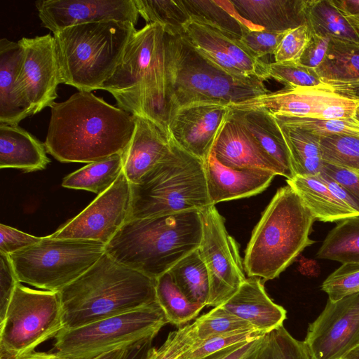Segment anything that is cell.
Wrapping results in <instances>:
<instances>
[{
    "label": "cell",
    "instance_id": "9",
    "mask_svg": "<svg viewBox=\"0 0 359 359\" xmlns=\"http://www.w3.org/2000/svg\"><path fill=\"white\" fill-rule=\"evenodd\" d=\"M104 252L105 245L98 241L48 236L8 255L19 282L59 292L88 271Z\"/></svg>",
    "mask_w": 359,
    "mask_h": 359
},
{
    "label": "cell",
    "instance_id": "1",
    "mask_svg": "<svg viewBox=\"0 0 359 359\" xmlns=\"http://www.w3.org/2000/svg\"><path fill=\"white\" fill-rule=\"evenodd\" d=\"M135 128V116L91 92L78 91L50 107L44 142L62 163H93L122 154Z\"/></svg>",
    "mask_w": 359,
    "mask_h": 359
},
{
    "label": "cell",
    "instance_id": "25",
    "mask_svg": "<svg viewBox=\"0 0 359 359\" xmlns=\"http://www.w3.org/2000/svg\"><path fill=\"white\" fill-rule=\"evenodd\" d=\"M22 58V48L18 41L0 40V123L18 125L32 115L18 85Z\"/></svg>",
    "mask_w": 359,
    "mask_h": 359
},
{
    "label": "cell",
    "instance_id": "4",
    "mask_svg": "<svg viewBox=\"0 0 359 359\" xmlns=\"http://www.w3.org/2000/svg\"><path fill=\"white\" fill-rule=\"evenodd\" d=\"M202 238L199 211L130 219L105 245L118 263L156 279L198 249Z\"/></svg>",
    "mask_w": 359,
    "mask_h": 359
},
{
    "label": "cell",
    "instance_id": "32",
    "mask_svg": "<svg viewBox=\"0 0 359 359\" xmlns=\"http://www.w3.org/2000/svg\"><path fill=\"white\" fill-rule=\"evenodd\" d=\"M123 170L122 154H115L102 161L90 163L66 176L62 182L65 188L81 189L97 194L108 190Z\"/></svg>",
    "mask_w": 359,
    "mask_h": 359
},
{
    "label": "cell",
    "instance_id": "35",
    "mask_svg": "<svg viewBox=\"0 0 359 359\" xmlns=\"http://www.w3.org/2000/svg\"><path fill=\"white\" fill-rule=\"evenodd\" d=\"M316 257L346 263H359V216L339 221L329 231Z\"/></svg>",
    "mask_w": 359,
    "mask_h": 359
},
{
    "label": "cell",
    "instance_id": "22",
    "mask_svg": "<svg viewBox=\"0 0 359 359\" xmlns=\"http://www.w3.org/2000/svg\"><path fill=\"white\" fill-rule=\"evenodd\" d=\"M135 128L132 139L122 154L123 172L130 184L163 160L170 152L172 139L169 133L152 121L135 116Z\"/></svg>",
    "mask_w": 359,
    "mask_h": 359
},
{
    "label": "cell",
    "instance_id": "5",
    "mask_svg": "<svg viewBox=\"0 0 359 359\" xmlns=\"http://www.w3.org/2000/svg\"><path fill=\"white\" fill-rule=\"evenodd\" d=\"M316 219L289 185L277 190L254 228L244 269L248 277L264 280L279 276L306 248Z\"/></svg>",
    "mask_w": 359,
    "mask_h": 359
},
{
    "label": "cell",
    "instance_id": "23",
    "mask_svg": "<svg viewBox=\"0 0 359 359\" xmlns=\"http://www.w3.org/2000/svg\"><path fill=\"white\" fill-rule=\"evenodd\" d=\"M222 306L265 334L283 324L286 310L274 303L259 278L250 277Z\"/></svg>",
    "mask_w": 359,
    "mask_h": 359
},
{
    "label": "cell",
    "instance_id": "30",
    "mask_svg": "<svg viewBox=\"0 0 359 359\" xmlns=\"http://www.w3.org/2000/svg\"><path fill=\"white\" fill-rule=\"evenodd\" d=\"M273 116L288 147L294 175H320L323 164L320 137Z\"/></svg>",
    "mask_w": 359,
    "mask_h": 359
},
{
    "label": "cell",
    "instance_id": "7",
    "mask_svg": "<svg viewBox=\"0 0 359 359\" xmlns=\"http://www.w3.org/2000/svg\"><path fill=\"white\" fill-rule=\"evenodd\" d=\"M129 219L182 212L201 211L211 204L204 162L191 155L172 140L167 156L136 184H131Z\"/></svg>",
    "mask_w": 359,
    "mask_h": 359
},
{
    "label": "cell",
    "instance_id": "42",
    "mask_svg": "<svg viewBox=\"0 0 359 359\" xmlns=\"http://www.w3.org/2000/svg\"><path fill=\"white\" fill-rule=\"evenodd\" d=\"M271 114L285 123L319 137L344 135L359 137V120L356 118L350 119H319L276 113Z\"/></svg>",
    "mask_w": 359,
    "mask_h": 359
},
{
    "label": "cell",
    "instance_id": "38",
    "mask_svg": "<svg viewBox=\"0 0 359 359\" xmlns=\"http://www.w3.org/2000/svg\"><path fill=\"white\" fill-rule=\"evenodd\" d=\"M139 15L147 24H159L166 34H184V25L190 21L182 0H134Z\"/></svg>",
    "mask_w": 359,
    "mask_h": 359
},
{
    "label": "cell",
    "instance_id": "45",
    "mask_svg": "<svg viewBox=\"0 0 359 359\" xmlns=\"http://www.w3.org/2000/svg\"><path fill=\"white\" fill-rule=\"evenodd\" d=\"M264 335L256 330L238 331L209 337L192 344L180 359H202L226 347Z\"/></svg>",
    "mask_w": 359,
    "mask_h": 359
},
{
    "label": "cell",
    "instance_id": "44",
    "mask_svg": "<svg viewBox=\"0 0 359 359\" xmlns=\"http://www.w3.org/2000/svg\"><path fill=\"white\" fill-rule=\"evenodd\" d=\"M321 290L336 302L359 292V263L342 264L323 281Z\"/></svg>",
    "mask_w": 359,
    "mask_h": 359
},
{
    "label": "cell",
    "instance_id": "51",
    "mask_svg": "<svg viewBox=\"0 0 359 359\" xmlns=\"http://www.w3.org/2000/svg\"><path fill=\"white\" fill-rule=\"evenodd\" d=\"M320 173L343 187L354 201L359 212V175L346 169L325 162Z\"/></svg>",
    "mask_w": 359,
    "mask_h": 359
},
{
    "label": "cell",
    "instance_id": "18",
    "mask_svg": "<svg viewBox=\"0 0 359 359\" xmlns=\"http://www.w3.org/2000/svg\"><path fill=\"white\" fill-rule=\"evenodd\" d=\"M184 35L196 50L218 69L232 75L269 79V63L255 57L237 39L190 20Z\"/></svg>",
    "mask_w": 359,
    "mask_h": 359
},
{
    "label": "cell",
    "instance_id": "40",
    "mask_svg": "<svg viewBox=\"0 0 359 359\" xmlns=\"http://www.w3.org/2000/svg\"><path fill=\"white\" fill-rule=\"evenodd\" d=\"M255 359H313L304 341L294 339L283 325L265 334Z\"/></svg>",
    "mask_w": 359,
    "mask_h": 359
},
{
    "label": "cell",
    "instance_id": "20",
    "mask_svg": "<svg viewBox=\"0 0 359 359\" xmlns=\"http://www.w3.org/2000/svg\"><path fill=\"white\" fill-rule=\"evenodd\" d=\"M211 154L226 167L261 169L285 177L281 167L230 112Z\"/></svg>",
    "mask_w": 359,
    "mask_h": 359
},
{
    "label": "cell",
    "instance_id": "39",
    "mask_svg": "<svg viewBox=\"0 0 359 359\" xmlns=\"http://www.w3.org/2000/svg\"><path fill=\"white\" fill-rule=\"evenodd\" d=\"M248 330H255L248 323L226 311L222 306L215 307L201 316L192 324H189L191 345L209 337Z\"/></svg>",
    "mask_w": 359,
    "mask_h": 359
},
{
    "label": "cell",
    "instance_id": "6",
    "mask_svg": "<svg viewBox=\"0 0 359 359\" xmlns=\"http://www.w3.org/2000/svg\"><path fill=\"white\" fill-rule=\"evenodd\" d=\"M130 22L109 20L67 27L53 33L62 83L79 91L100 90L114 74L132 35Z\"/></svg>",
    "mask_w": 359,
    "mask_h": 359
},
{
    "label": "cell",
    "instance_id": "43",
    "mask_svg": "<svg viewBox=\"0 0 359 359\" xmlns=\"http://www.w3.org/2000/svg\"><path fill=\"white\" fill-rule=\"evenodd\" d=\"M269 77L287 87H324L325 84L316 69L299 62L269 63Z\"/></svg>",
    "mask_w": 359,
    "mask_h": 359
},
{
    "label": "cell",
    "instance_id": "58",
    "mask_svg": "<svg viewBox=\"0 0 359 359\" xmlns=\"http://www.w3.org/2000/svg\"><path fill=\"white\" fill-rule=\"evenodd\" d=\"M344 358L345 359H359V345L351 350Z\"/></svg>",
    "mask_w": 359,
    "mask_h": 359
},
{
    "label": "cell",
    "instance_id": "21",
    "mask_svg": "<svg viewBox=\"0 0 359 359\" xmlns=\"http://www.w3.org/2000/svg\"><path fill=\"white\" fill-rule=\"evenodd\" d=\"M208 196L212 205L250 197L265 190L276 175L253 168H229L212 154L204 162Z\"/></svg>",
    "mask_w": 359,
    "mask_h": 359
},
{
    "label": "cell",
    "instance_id": "37",
    "mask_svg": "<svg viewBox=\"0 0 359 359\" xmlns=\"http://www.w3.org/2000/svg\"><path fill=\"white\" fill-rule=\"evenodd\" d=\"M264 80L251 76H236L219 70L208 93L210 101L226 104L238 103L269 92Z\"/></svg>",
    "mask_w": 359,
    "mask_h": 359
},
{
    "label": "cell",
    "instance_id": "55",
    "mask_svg": "<svg viewBox=\"0 0 359 359\" xmlns=\"http://www.w3.org/2000/svg\"><path fill=\"white\" fill-rule=\"evenodd\" d=\"M335 6L359 32V0H332Z\"/></svg>",
    "mask_w": 359,
    "mask_h": 359
},
{
    "label": "cell",
    "instance_id": "54",
    "mask_svg": "<svg viewBox=\"0 0 359 359\" xmlns=\"http://www.w3.org/2000/svg\"><path fill=\"white\" fill-rule=\"evenodd\" d=\"M150 344L144 342L124 346L93 359H142Z\"/></svg>",
    "mask_w": 359,
    "mask_h": 359
},
{
    "label": "cell",
    "instance_id": "15",
    "mask_svg": "<svg viewBox=\"0 0 359 359\" xmlns=\"http://www.w3.org/2000/svg\"><path fill=\"white\" fill-rule=\"evenodd\" d=\"M313 359H342L359 345V292L327 304L304 341Z\"/></svg>",
    "mask_w": 359,
    "mask_h": 359
},
{
    "label": "cell",
    "instance_id": "3",
    "mask_svg": "<svg viewBox=\"0 0 359 359\" xmlns=\"http://www.w3.org/2000/svg\"><path fill=\"white\" fill-rule=\"evenodd\" d=\"M156 280L104 252L88 271L59 292L64 329L156 302Z\"/></svg>",
    "mask_w": 359,
    "mask_h": 359
},
{
    "label": "cell",
    "instance_id": "17",
    "mask_svg": "<svg viewBox=\"0 0 359 359\" xmlns=\"http://www.w3.org/2000/svg\"><path fill=\"white\" fill-rule=\"evenodd\" d=\"M229 112L228 104L219 101L192 103L172 114L168 130L177 145L205 162L211 155Z\"/></svg>",
    "mask_w": 359,
    "mask_h": 359
},
{
    "label": "cell",
    "instance_id": "14",
    "mask_svg": "<svg viewBox=\"0 0 359 359\" xmlns=\"http://www.w3.org/2000/svg\"><path fill=\"white\" fill-rule=\"evenodd\" d=\"M131 184L123 172L115 183L50 237L95 241L107 245L129 219Z\"/></svg>",
    "mask_w": 359,
    "mask_h": 359
},
{
    "label": "cell",
    "instance_id": "11",
    "mask_svg": "<svg viewBox=\"0 0 359 359\" xmlns=\"http://www.w3.org/2000/svg\"><path fill=\"white\" fill-rule=\"evenodd\" d=\"M202 238L198 251L208 269L210 295L207 306H219L246 280L244 264L236 241L228 233L224 217L215 205L200 211Z\"/></svg>",
    "mask_w": 359,
    "mask_h": 359
},
{
    "label": "cell",
    "instance_id": "52",
    "mask_svg": "<svg viewBox=\"0 0 359 359\" xmlns=\"http://www.w3.org/2000/svg\"><path fill=\"white\" fill-rule=\"evenodd\" d=\"M264 335L238 343L215 352L202 359H255Z\"/></svg>",
    "mask_w": 359,
    "mask_h": 359
},
{
    "label": "cell",
    "instance_id": "13",
    "mask_svg": "<svg viewBox=\"0 0 359 359\" xmlns=\"http://www.w3.org/2000/svg\"><path fill=\"white\" fill-rule=\"evenodd\" d=\"M165 62L170 116L180 107L210 101L209 90L221 69L202 56L184 34L165 33Z\"/></svg>",
    "mask_w": 359,
    "mask_h": 359
},
{
    "label": "cell",
    "instance_id": "53",
    "mask_svg": "<svg viewBox=\"0 0 359 359\" xmlns=\"http://www.w3.org/2000/svg\"><path fill=\"white\" fill-rule=\"evenodd\" d=\"M330 41V36L311 34L297 62L306 67L316 69L324 60Z\"/></svg>",
    "mask_w": 359,
    "mask_h": 359
},
{
    "label": "cell",
    "instance_id": "48",
    "mask_svg": "<svg viewBox=\"0 0 359 359\" xmlns=\"http://www.w3.org/2000/svg\"><path fill=\"white\" fill-rule=\"evenodd\" d=\"M191 345L189 324L170 332L160 347L148 348L142 359H180Z\"/></svg>",
    "mask_w": 359,
    "mask_h": 359
},
{
    "label": "cell",
    "instance_id": "24",
    "mask_svg": "<svg viewBox=\"0 0 359 359\" xmlns=\"http://www.w3.org/2000/svg\"><path fill=\"white\" fill-rule=\"evenodd\" d=\"M236 13L254 30L284 32L306 23L309 0H231Z\"/></svg>",
    "mask_w": 359,
    "mask_h": 359
},
{
    "label": "cell",
    "instance_id": "50",
    "mask_svg": "<svg viewBox=\"0 0 359 359\" xmlns=\"http://www.w3.org/2000/svg\"><path fill=\"white\" fill-rule=\"evenodd\" d=\"M42 237L29 235L13 227L0 224V252L7 255L19 251L41 240Z\"/></svg>",
    "mask_w": 359,
    "mask_h": 359
},
{
    "label": "cell",
    "instance_id": "36",
    "mask_svg": "<svg viewBox=\"0 0 359 359\" xmlns=\"http://www.w3.org/2000/svg\"><path fill=\"white\" fill-rule=\"evenodd\" d=\"M156 297L168 323L177 326L194 319L204 307L189 300L175 284L169 271L156 278Z\"/></svg>",
    "mask_w": 359,
    "mask_h": 359
},
{
    "label": "cell",
    "instance_id": "59",
    "mask_svg": "<svg viewBox=\"0 0 359 359\" xmlns=\"http://www.w3.org/2000/svg\"><path fill=\"white\" fill-rule=\"evenodd\" d=\"M355 97L358 98L359 100V97ZM355 118L359 120V105H358L357 111H356Z\"/></svg>",
    "mask_w": 359,
    "mask_h": 359
},
{
    "label": "cell",
    "instance_id": "16",
    "mask_svg": "<svg viewBox=\"0 0 359 359\" xmlns=\"http://www.w3.org/2000/svg\"><path fill=\"white\" fill-rule=\"evenodd\" d=\"M22 58L18 76L19 90L34 115L51 107L62 83L56 57L54 38L50 34L18 41Z\"/></svg>",
    "mask_w": 359,
    "mask_h": 359
},
{
    "label": "cell",
    "instance_id": "29",
    "mask_svg": "<svg viewBox=\"0 0 359 359\" xmlns=\"http://www.w3.org/2000/svg\"><path fill=\"white\" fill-rule=\"evenodd\" d=\"M316 70L331 87L359 85V42L330 36L324 60Z\"/></svg>",
    "mask_w": 359,
    "mask_h": 359
},
{
    "label": "cell",
    "instance_id": "33",
    "mask_svg": "<svg viewBox=\"0 0 359 359\" xmlns=\"http://www.w3.org/2000/svg\"><path fill=\"white\" fill-rule=\"evenodd\" d=\"M168 271L189 300L196 304L207 306L210 295V279L198 249L181 259Z\"/></svg>",
    "mask_w": 359,
    "mask_h": 359
},
{
    "label": "cell",
    "instance_id": "41",
    "mask_svg": "<svg viewBox=\"0 0 359 359\" xmlns=\"http://www.w3.org/2000/svg\"><path fill=\"white\" fill-rule=\"evenodd\" d=\"M320 147L323 162L359 175V137L344 135L320 137Z\"/></svg>",
    "mask_w": 359,
    "mask_h": 359
},
{
    "label": "cell",
    "instance_id": "27",
    "mask_svg": "<svg viewBox=\"0 0 359 359\" xmlns=\"http://www.w3.org/2000/svg\"><path fill=\"white\" fill-rule=\"evenodd\" d=\"M230 114L281 167L286 180L295 176L288 147L270 111L264 109L241 110L230 108Z\"/></svg>",
    "mask_w": 359,
    "mask_h": 359
},
{
    "label": "cell",
    "instance_id": "31",
    "mask_svg": "<svg viewBox=\"0 0 359 359\" xmlns=\"http://www.w3.org/2000/svg\"><path fill=\"white\" fill-rule=\"evenodd\" d=\"M182 2L191 20L212 27L233 39H241L245 25L230 0H182Z\"/></svg>",
    "mask_w": 359,
    "mask_h": 359
},
{
    "label": "cell",
    "instance_id": "12",
    "mask_svg": "<svg viewBox=\"0 0 359 359\" xmlns=\"http://www.w3.org/2000/svg\"><path fill=\"white\" fill-rule=\"evenodd\" d=\"M359 105L356 97L337 93L331 86L287 87L228 106L246 110L264 109L271 113L319 119L355 118Z\"/></svg>",
    "mask_w": 359,
    "mask_h": 359
},
{
    "label": "cell",
    "instance_id": "19",
    "mask_svg": "<svg viewBox=\"0 0 359 359\" xmlns=\"http://www.w3.org/2000/svg\"><path fill=\"white\" fill-rule=\"evenodd\" d=\"M35 6L41 26L53 33L75 25L109 20L135 25L140 16L134 0H39Z\"/></svg>",
    "mask_w": 359,
    "mask_h": 359
},
{
    "label": "cell",
    "instance_id": "60",
    "mask_svg": "<svg viewBox=\"0 0 359 359\" xmlns=\"http://www.w3.org/2000/svg\"><path fill=\"white\" fill-rule=\"evenodd\" d=\"M342 359H345V358H342Z\"/></svg>",
    "mask_w": 359,
    "mask_h": 359
},
{
    "label": "cell",
    "instance_id": "49",
    "mask_svg": "<svg viewBox=\"0 0 359 359\" xmlns=\"http://www.w3.org/2000/svg\"><path fill=\"white\" fill-rule=\"evenodd\" d=\"M19 282L8 255L0 252V323L6 316L9 304Z\"/></svg>",
    "mask_w": 359,
    "mask_h": 359
},
{
    "label": "cell",
    "instance_id": "10",
    "mask_svg": "<svg viewBox=\"0 0 359 359\" xmlns=\"http://www.w3.org/2000/svg\"><path fill=\"white\" fill-rule=\"evenodd\" d=\"M64 329L59 292L18 283L0 323V359H20Z\"/></svg>",
    "mask_w": 359,
    "mask_h": 359
},
{
    "label": "cell",
    "instance_id": "34",
    "mask_svg": "<svg viewBox=\"0 0 359 359\" xmlns=\"http://www.w3.org/2000/svg\"><path fill=\"white\" fill-rule=\"evenodd\" d=\"M306 20L311 34L359 42V32L332 0H309Z\"/></svg>",
    "mask_w": 359,
    "mask_h": 359
},
{
    "label": "cell",
    "instance_id": "8",
    "mask_svg": "<svg viewBox=\"0 0 359 359\" xmlns=\"http://www.w3.org/2000/svg\"><path fill=\"white\" fill-rule=\"evenodd\" d=\"M168 323L157 302L72 329L54 337L55 353L65 359H93L124 346L151 342Z\"/></svg>",
    "mask_w": 359,
    "mask_h": 359
},
{
    "label": "cell",
    "instance_id": "46",
    "mask_svg": "<svg viewBox=\"0 0 359 359\" xmlns=\"http://www.w3.org/2000/svg\"><path fill=\"white\" fill-rule=\"evenodd\" d=\"M311 35L306 23L288 30L273 55L275 62H298L310 39Z\"/></svg>",
    "mask_w": 359,
    "mask_h": 359
},
{
    "label": "cell",
    "instance_id": "57",
    "mask_svg": "<svg viewBox=\"0 0 359 359\" xmlns=\"http://www.w3.org/2000/svg\"><path fill=\"white\" fill-rule=\"evenodd\" d=\"M20 359H65L60 357L55 353H46V352H37L34 351L31 354H29Z\"/></svg>",
    "mask_w": 359,
    "mask_h": 359
},
{
    "label": "cell",
    "instance_id": "26",
    "mask_svg": "<svg viewBox=\"0 0 359 359\" xmlns=\"http://www.w3.org/2000/svg\"><path fill=\"white\" fill-rule=\"evenodd\" d=\"M44 143L18 125L0 123V168L25 172L46 168L50 160Z\"/></svg>",
    "mask_w": 359,
    "mask_h": 359
},
{
    "label": "cell",
    "instance_id": "2",
    "mask_svg": "<svg viewBox=\"0 0 359 359\" xmlns=\"http://www.w3.org/2000/svg\"><path fill=\"white\" fill-rule=\"evenodd\" d=\"M100 90L111 94L118 107L168 132L170 107L162 25L146 24L132 35L114 74Z\"/></svg>",
    "mask_w": 359,
    "mask_h": 359
},
{
    "label": "cell",
    "instance_id": "47",
    "mask_svg": "<svg viewBox=\"0 0 359 359\" xmlns=\"http://www.w3.org/2000/svg\"><path fill=\"white\" fill-rule=\"evenodd\" d=\"M287 31L254 30L244 26L242 28V34L239 41L255 57L262 59L267 55H273Z\"/></svg>",
    "mask_w": 359,
    "mask_h": 359
},
{
    "label": "cell",
    "instance_id": "28",
    "mask_svg": "<svg viewBox=\"0 0 359 359\" xmlns=\"http://www.w3.org/2000/svg\"><path fill=\"white\" fill-rule=\"evenodd\" d=\"M286 182L300 196L316 220L338 222L359 216L358 212L337 196L318 175H295Z\"/></svg>",
    "mask_w": 359,
    "mask_h": 359
},
{
    "label": "cell",
    "instance_id": "56",
    "mask_svg": "<svg viewBox=\"0 0 359 359\" xmlns=\"http://www.w3.org/2000/svg\"><path fill=\"white\" fill-rule=\"evenodd\" d=\"M332 88L337 93L347 97H359V85L337 86Z\"/></svg>",
    "mask_w": 359,
    "mask_h": 359
}]
</instances>
